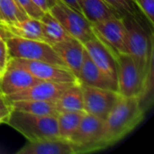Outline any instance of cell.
Masks as SVG:
<instances>
[{"mask_svg":"<svg viewBox=\"0 0 154 154\" xmlns=\"http://www.w3.org/2000/svg\"><path fill=\"white\" fill-rule=\"evenodd\" d=\"M141 100L137 97H120L103 121L101 134L97 143L98 151L121 141L143 120L145 111Z\"/></svg>","mask_w":154,"mask_h":154,"instance_id":"1","label":"cell"},{"mask_svg":"<svg viewBox=\"0 0 154 154\" xmlns=\"http://www.w3.org/2000/svg\"><path fill=\"white\" fill-rule=\"evenodd\" d=\"M126 29L127 53L134 59L138 68L148 78H152L153 42L152 34L136 14L122 16Z\"/></svg>","mask_w":154,"mask_h":154,"instance_id":"2","label":"cell"},{"mask_svg":"<svg viewBox=\"0 0 154 154\" xmlns=\"http://www.w3.org/2000/svg\"><path fill=\"white\" fill-rule=\"evenodd\" d=\"M5 124L20 133L28 142L60 137L57 116H40L10 109Z\"/></svg>","mask_w":154,"mask_h":154,"instance_id":"3","label":"cell"},{"mask_svg":"<svg viewBox=\"0 0 154 154\" xmlns=\"http://www.w3.org/2000/svg\"><path fill=\"white\" fill-rule=\"evenodd\" d=\"M116 60L118 93L125 97L142 99L152 85V78L145 76L128 53L118 54Z\"/></svg>","mask_w":154,"mask_h":154,"instance_id":"4","label":"cell"},{"mask_svg":"<svg viewBox=\"0 0 154 154\" xmlns=\"http://www.w3.org/2000/svg\"><path fill=\"white\" fill-rule=\"evenodd\" d=\"M6 46L9 59L44 61L67 67L57 55L52 46L46 42L11 36L6 40Z\"/></svg>","mask_w":154,"mask_h":154,"instance_id":"5","label":"cell"},{"mask_svg":"<svg viewBox=\"0 0 154 154\" xmlns=\"http://www.w3.org/2000/svg\"><path fill=\"white\" fill-rule=\"evenodd\" d=\"M49 12L56 17L65 30L82 43L95 36L91 23L79 12L57 0Z\"/></svg>","mask_w":154,"mask_h":154,"instance_id":"6","label":"cell"},{"mask_svg":"<svg viewBox=\"0 0 154 154\" xmlns=\"http://www.w3.org/2000/svg\"><path fill=\"white\" fill-rule=\"evenodd\" d=\"M94 34L106 43L116 55L127 53L126 29L120 15H114L91 23Z\"/></svg>","mask_w":154,"mask_h":154,"instance_id":"7","label":"cell"},{"mask_svg":"<svg viewBox=\"0 0 154 154\" xmlns=\"http://www.w3.org/2000/svg\"><path fill=\"white\" fill-rule=\"evenodd\" d=\"M81 88L84 99V111L102 121L106 119L121 97L117 91L112 89L90 87L83 84H81Z\"/></svg>","mask_w":154,"mask_h":154,"instance_id":"8","label":"cell"},{"mask_svg":"<svg viewBox=\"0 0 154 154\" xmlns=\"http://www.w3.org/2000/svg\"><path fill=\"white\" fill-rule=\"evenodd\" d=\"M8 61L26 69L41 81L60 83H72L79 81L76 76L67 67L23 59H9Z\"/></svg>","mask_w":154,"mask_h":154,"instance_id":"9","label":"cell"},{"mask_svg":"<svg viewBox=\"0 0 154 154\" xmlns=\"http://www.w3.org/2000/svg\"><path fill=\"white\" fill-rule=\"evenodd\" d=\"M103 121L92 115L86 113L80 124L70 138L78 148V154L98 151L97 143L100 137Z\"/></svg>","mask_w":154,"mask_h":154,"instance_id":"10","label":"cell"},{"mask_svg":"<svg viewBox=\"0 0 154 154\" xmlns=\"http://www.w3.org/2000/svg\"><path fill=\"white\" fill-rule=\"evenodd\" d=\"M39 79L26 69L7 62L0 74V96L5 97L27 89L38 83Z\"/></svg>","mask_w":154,"mask_h":154,"instance_id":"11","label":"cell"},{"mask_svg":"<svg viewBox=\"0 0 154 154\" xmlns=\"http://www.w3.org/2000/svg\"><path fill=\"white\" fill-rule=\"evenodd\" d=\"M83 45L93 62L117 85V55L96 35Z\"/></svg>","mask_w":154,"mask_h":154,"instance_id":"12","label":"cell"},{"mask_svg":"<svg viewBox=\"0 0 154 154\" xmlns=\"http://www.w3.org/2000/svg\"><path fill=\"white\" fill-rule=\"evenodd\" d=\"M74 83L76 82L60 83L51 81H39L25 90L4 98L7 104L19 100H55Z\"/></svg>","mask_w":154,"mask_h":154,"instance_id":"13","label":"cell"},{"mask_svg":"<svg viewBox=\"0 0 154 154\" xmlns=\"http://www.w3.org/2000/svg\"><path fill=\"white\" fill-rule=\"evenodd\" d=\"M57 55L78 79L85 54L83 43L74 37L51 45Z\"/></svg>","mask_w":154,"mask_h":154,"instance_id":"14","label":"cell"},{"mask_svg":"<svg viewBox=\"0 0 154 154\" xmlns=\"http://www.w3.org/2000/svg\"><path fill=\"white\" fill-rule=\"evenodd\" d=\"M16 154H78L77 146L60 137L28 142Z\"/></svg>","mask_w":154,"mask_h":154,"instance_id":"15","label":"cell"},{"mask_svg":"<svg viewBox=\"0 0 154 154\" xmlns=\"http://www.w3.org/2000/svg\"><path fill=\"white\" fill-rule=\"evenodd\" d=\"M78 80L83 85L117 91V85L100 70V69L93 62L86 50Z\"/></svg>","mask_w":154,"mask_h":154,"instance_id":"16","label":"cell"},{"mask_svg":"<svg viewBox=\"0 0 154 154\" xmlns=\"http://www.w3.org/2000/svg\"><path fill=\"white\" fill-rule=\"evenodd\" d=\"M1 25L12 36L46 42L40 19L27 17L22 21H18L9 24H1Z\"/></svg>","mask_w":154,"mask_h":154,"instance_id":"17","label":"cell"},{"mask_svg":"<svg viewBox=\"0 0 154 154\" xmlns=\"http://www.w3.org/2000/svg\"><path fill=\"white\" fill-rule=\"evenodd\" d=\"M79 2L82 14L91 23L100 22L114 15H120L104 0H79Z\"/></svg>","mask_w":154,"mask_h":154,"instance_id":"18","label":"cell"},{"mask_svg":"<svg viewBox=\"0 0 154 154\" xmlns=\"http://www.w3.org/2000/svg\"><path fill=\"white\" fill-rule=\"evenodd\" d=\"M55 104L58 111H84V99L81 84L78 81L67 88L57 99Z\"/></svg>","mask_w":154,"mask_h":154,"instance_id":"19","label":"cell"},{"mask_svg":"<svg viewBox=\"0 0 154 154\" xmlns=\"http://www.w3.org/2000/svg\"><path fill=\"white\" fill-rule=\"evenodd\" d=\"M7 105L10 109L40 116H57L60 113L57 109L55 100H19L8 103Z\"/></svg>","mask_w":154,"mask_h":154,"instance_id":"20","label":"cell"},{"mask_svg":"<svg viewBox=\"0 0 154 154\" xmlns=\"http://www.w3.org/2000/svg\"><path fill=\"white\" fill-rule=\"evenodd\" d=\"M40 21L42 23L45 40L51 45L65 41L71 37V35L65 30L59 20L49 11L44 12L42 16L40 18Z\"/></svg>","mask_w":154,"mask_h":154,"instance_id":"21","label":"cell"},{"mask_svg":"<svg viewBox=\"0 0 154 154\" xmlns=\"http://www.w3.org/2000/svg\"><path fill=\"white\" fill-rule=\"evenodd\" d=\"M85 114V111H66L59 113L57 116L59 136L69 141L78 129Z\"/></svg>","mask_w":154,"mask_h":154,"instance_id":"22","label":"cell"},{"mask_svg":"<svg viewBox=\"0 0 154 154\" xmlns=\"http://www.w3.org/2000/svg\"><path fill=\"white\" fill-rule=\"evenodd\" d=\"M28 16L16 0H0V23L9 24L22 21Z\"/></svg>","mask_w":154,"mask_h":154,"instance_id":"23","label":"cell"},{"mask_svg":"<svg viewBox=\"0 0 154 154\" xmlns=\"http://www.w3.org/2000/svg\"><path fill=\"white\" fill-rule=\"evenodd\" d=\"M121 16L126 14H135L136 5L133 0H104Z\"/></svg>","mask_w":154,"mask_h":154,"instance_id":"24","label":"cell"},{"mask_svg":"<svg viewBox=\"0 0 154 154\" xmlns=\"http://www.w3.org/2000/svg\"><path fill=\"white\" fill-rule=\"evenodd\" d=\"M16 1L28 17L40 19L44 14V12L41 8H39L33 3L32 0H16Z\"/></svg>","mask_w":154,"mask_h":154,"instance_id":"25","label":"cell"},{"mask_svg":"<svg viewBox=\"0 0 154 154\" xmlns=\"http://www.w3.org/2000/svg\"><path fill=\"white\" fill-rule=\"evenodd\" d=\"M152 26L154 23V0H133Z\"/></svg>","mask_w":154,"mask_h":154,"instance_id":"26","label":"cell"},{"mask_svg":"<svg viewBox=\"0 0 154 154\" xmlns=\"http://www.w3.org/2000/svg\"><path fill=\"white\" fill-rule=\"evenodd\" d=\"M8 60H9V57H8L6 41L0 40V70L1 72L5 68L8 62Z\"/></svg>","mask_w":154,"mask_h":154,"instance_id":"27","label":"cell"},{"mask_svg":"<svg viewBox=\"0 0 154 154\" xmlns=\"http://www.w3.org/2000/svg\"><path fill=\"white\" fill-rule=\"evenodd\" d=\"M32 1L43 12H47L52 7V5L56 3L57 0H32Z\"/></svg>","mask_w":154,"mask_h":154,"instance_id":"28","label":"cell"},{"mask_svg":"<svg viewBox=\"0 0 154 154\" xmlns=\"http://www.w3.org/2000/svg\"><path fill=\"white\" fill-rule=\"evenodd\" d=\"M61 1L63 4L67 5L68 6L71 7L72 9L81 13V9H80V5H79V0H60ZM82 14V13H81Z\"/></svg>","mask_w":154,"mask_h":154,"instance_id":"29","label":"cell"},{"mask_svg":"<svg viewBox=\"0 0 154 154\" xmlns=\"http://www.w3.org/2000/svg\"><path fill=\"white\" fill-rule=\"evenodd\" d=\"M10 112V108H5V109H0V124L5 122L8 115Z\"/></svg>","mask_w":154,"mask_h":154,"instance_id":"30","label":"cell"},{"mask_svg":"<svg viewBox=\"0 0 154 154\" xmlns=\"http://www.w3.org/2000/svg\"><path fill=\"white\" fill-rule=\"evenodd\" d=\"M12 35L0 24V40H4L6 41L8 38H10Z\"/></svg>","mask_w":154,"mask_h":154,"instance_id":"31","label":"cell"},{"mask_svg":"<svg viewBox=\"0 0 154 154\" xmlns=\"http://www.w3.org/2000/svg\"><path fill=\"white\" fill-rule=\"evenodd\" d=\"M5 108H9L7 103L5 102L4 97L0 96V109H5Z\"/></svg>","mask_w":154,"mask_h":154,"instance_id":"32","label":"cell"},{"mask_svg":"<svg viewBox=\"0 0 154 154\" xmlns=\"http://www.w3.org/2000/svg\"><path fill=\"white\" fill-rule=\"evenodd\" d=\"M0 74H1V70H0Z\"/></svg>","mask_w":154,"mask_h":154,"instance_id":"33","label":"cell"}]
</instances>
